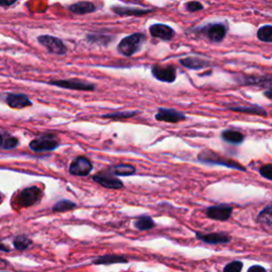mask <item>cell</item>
Returning <instances> with one entry per match:
<instances>
[{
	"label": "cell",
	"instance_id": "6da1fadb",
	"mask_svg": "<svg viewBox=\"0 0 272 272\" xmlns=\"http://www.w3.org/2000/svg\"><path fill=\"white\" fill-rule=\"evenodd\" d=\"M198 160L200 163L207 164V165H218L223 166L226 168H232L240 171H246V168L240 165L238 162L227 159L222 155H219L217 152L212 150H202L198 155Z\"/></svg>",
	"mask_w": 272,
	"mask_h": 272
},
{
	"label": "cell",
	"instance_id": "7a4b0ae2",
	"mask_svg": "<svg viewBox=\"0 0 272 272\" xmlns=\"http://www.w3.org/2000/svg\"><path fill=\"white\" fill-rule=\"evenodd\" d=\"M145 40L146 35L144 33H134L125 36L118 44V51L124 56H132L139 51Z\"/></svg>",
	"mask_w": 272,
	"mask_h": 272
},
{
	"label": "cell",
	"instance_id": "3957f363",
	"mask_svg": "<svg viewBox=\"0 0 272 272\" xmlns=\"http://www.w3.org/2000/svg\"><path fill=\"white\" fill-rule=\"evenodd\" d=\"M237 84L248 85V87L272 88V75H238L234 77Z\"/></svg>",
	"mask_w": 272,
	"mask_h": 272
},
{
	"label": "cell",
	"instance_id": "277c9868",
	"mask_svg": "<svg viewBox=\"0 0 272 272\" xmlns=\"http://www.w3.org/2000/svg\"><path fill=\"white\" fill-rule=\"evenodd\" d=\"M198 32L203 34L212 43H220L226 35L227 27L222 23H213L201 27L198 29Z\"/></svg>",
	"mask_w": 272,
	"mask_h": 272
},
{
	"label": "cell",
	"instance_id": "5b68a950",
	"mask_svg": "<svg viewBox=\"0 0 272 272\" xmlns=\"http://www.w3.org/2000/svg\"><path fill=\"white\" fill-rule=\"evenodd\" d=\"M60 146L59 138L55 135H40L36 138H34L30 142V149L35 152H44V151H52L55 150Z\"/></svg>",
	"mask_w": 272,
	"mask_h": 272
},
{
	"label": "cell",
	"instance_id": "8992f818",
	"mask_svg": "<svg viewBox=\"0 0 272 272\" xmlns=\"http://www.w3.org/2000/svg\"><path fill=\"white\" fill-rule=\"evenodd\" d=\"M50 85L54 87L67 89V90H74V91H83V92H92L95 91L96 87L95 84L91 82H87L83 80L78 79H68V80H53L48 82Z\"/></svg>",
	"mask_w": 272,
	"mask_h": 272
},
{
	"label": "cell",
	"instance_id": "52a82bcc",
	"mask_svg": "<svg viewBox=\"0 0 272 272\" xmlns=\"http://www.w3.org/2000/svg\"><path fill=\"white\" fill-rule=\"evenodd\" d=\"M37 41L40 45L47 48V50L51 53L63 55L67 52V48L62 39L51 36V35H39L37 37Z\"/></svg>",
	"mask_w": 272,
	"mask_h": 272
},
{
	"label": "cell",
	"instance_id": "ba28073f",
	"mask_svg": "<svg viewBox=\"0 0 272 272\" xmlns=\"http://www.w3.org/2000/svg\"><path fill=\"white\" fill-rule=\"evenodd\" d=\"M40 198L41 191L36 186H32V187H27L19 193L17 196V203L22 207H29L37 203Z\"/></svg>",
	"mask_w": 272,
	"mask_h": 272
},
{
	"label": "cell",
	"instance_id": "9c48e42d",
	"mask_svg": "<svg viewBox=\"0 0 272 272\" xmlns=\"http://www.w3.org/2000/svg\"><path fill=\"white\" fill-rule=\"evenodd\" d=\"M151 73L156 80L161 82L173 83L177 79V68L173 65L163 66L160 64H155L151 68Z\"/></svg>",
	"mask_w": 272,
	"mask_h": 272
},
{
	"label": "cell",
	"instance_id": "30bf717a",
	"mask_svg": "<svg viewBox=\"0 0 272 272\" xmlns=\"http://www.w3.org/2000/svg\"><path fill=\"white\" fill-rule=\"evenodd\" d=\"M92 162L85 156H78L69 166V173L73 176L87 177L93 170Z\"/></svg>",
	"mask_w": 272,
	"mask_h": 272
},
{
	"label": "cell",
	"instance_id": "8fae6325",
	"mask_svg": "<svg viewBox=\"0 0 272 272\" xmlns=\"http://www.w3.org/2000/svg\"><path fill=\"white\" fill-rule=\"evenodd\" d=\"M233 213V207L226 204H221L217 206H210L206 208V216L213 220L217 221H226L230 219Z\"/></svg>",
	"mask_w": 272,
	"mask_h": 272
},
{
	"label": "cell",
	"instance_id": "7c38bea8",
	"mask_svg": "<svg viewBox=\"0 0 272 272\" xmlns=\"http://www.w3.org/2000/svg\"><path fill=\"white\" fill-rule=\"evenodd\" d=\"M155 119L157 121L176 123V122L185 120L186 116H185V114H183V113H181L175 109L160 108L159 111H157V113L155 114Z\"/></svg>",
	"mask_w": 272,
	"mask_h": 272
},
{
	"label": "cell",
	"instance_id": "4fadbf2b",
	"mask_svg": "<svg viewBox=\"0 0 272 272\" xmlns=\"http://www.w3.org/2000/svg\"><path fill=\"white\" fill-rule=\"evenodd\" d=\"M93 180L100 184L106 189H111V190H121L123 189V183L117 179L116 177L112 176L109 173H100L97 174L93 177Z\"/></svg>",
	"mask_w": 272,
	"mask_h": 272
},
{
	"label": "cell",
	"instance_id": "5bb4252c",
	"mask_svg": "<svg viewBox=\"0 0 272 272\" xmlns=\"http://www.w3.org/2000/svg\"><path fill=\"white\" fill-rule=\"evenodd\" d=\"M196 237L205 243H210V245H225V243H228L232 240L231 236L225 233L204 234L201 232H196Z\"/></svg>",
	"mask_w": 272,
	"mask_h": 272
},
{
	"label": "cell",
	"instance_id": "9a60e30c",
	"mask_svg": "<svg viewBox=\"0 0 272 272\" xmlns=\"http://www.w3.org/2000/svg\"><path fill=\"white\" fill-rule=\"evenodd\" d=\"M7 104L15 110H20L27 107L32 106V101L29 99V97L26 96L25 94H13V93H8L5 96Z\"/></svg>",
	"mask_w": 272,
	"mask_h": 272
},
{
	"label": "cell",
	"instance_id": "2e32d148",
	"mask_svg": "<svg viewBox=\"0 0 272 272\" xmlns=\"http://www.w3.org/2000/svg\"><path fill=\"white\" fill-rule=\"evenodd\" d=\"M150 34L155 37V38H160L163 40H170L173 39L175 36V30L173 28L164 25V24H154L149 28Z\"/></svg>",
	"mask_w": 272,
	"mask_h": 272
},
{
	"label": "cell",
	"instance_id": "e0dca14e",
	"mask_svg": "<svg viewBox=\"0 0 272 272\" xmlns=\"http://www.w3.org/2000/svg\"><path fill=\"white\" fill-rule=\"evenodd\" d=\"M94 265H113V264H127L129 263L128 257L118 254H106L96 257L92 262Z\"/></svg>",
	"mask_w": 272,
	"mask_h": 272
},
{
	"label": "cell",
	"instance_id": "ac0fdd59",
	"mask_svg": "<svg viewBox=\"0 0 272 272\" xmlns=\"http://www.w3.org/2000/svg\"><path fill=\"white\" fill-rule=\"evenodd\" d=\"M112 11L116 13L119 16H142L148 13L153 12L152 9H136V8H127L115 6L112 7Z\"/></svg>",
	"mask_w": 272,
	"mask_h": 272
},
{
	"label": "cell",
	"instance_id": "d6986e66",
	"mask_svg": "<svg viewBox=\"0 0 272 272\" xmlns=\"http://www.w3.org/2000/svg\"><path fill=\"white\" fill-rule=\"evenodd\" d=\"M181 65H183L186 68L198 70V69H203L206 68L211 65V63L207 60L198 58V56H189V58H184L180 60Z\"/></svg>",
	"mask_w": 272,
	"mask_h": 272
},
{
	"label": "cell",
	"instance_id": "ffe728a7",
	"mask_svg": "<svg viewBox=\"0 0 272 272\" xmlns=\"http://www.w3.org/2000/svg\"><path fill=\"white\" fill-rule=\"evenodd\" d=\"M226 110L233 111V112H240V113H247L251 115H259V116H267V111L260 107V106H235V107H227Z\"/></svg>",
	"mask_w": 272,
	"mask_h": 272
},
{
	"label": "cell",
	"instance_id": "44dd1931",
	"mask_svg": "<svg viewBox=\"0 0 272 272\" xmlns=\"http://www.w3.org/2000/svg\"><path fill=\"white\" fill-rule=\"evenodd\" d=\"M96 9L97 8L95 4L91 2H79L69 7V11L75 14H78V15H84V14L93 13L96 11Z\"/></svg>",
	"mask_w": 272,
	"mask_h": 272
},
{
	"label": "cell",
	"instance_id": "7402d4cb",
	"mask_svg": "<svg viewBox=\"0 0 272 272\" xmlns=\"http://www.w3.org/2000/svg\"><path fill=\"white\" fill-rule=\"evenodd\" d=\"M107 173L111 174L112 176H120V177H127V176H132L135 174V168L132 165L129 164H119L112 166L108 169Z\"/></svg>",
	"mask_w": 272,
	"mask_h": 272
},
{
	"label": "cell",
	"instance_id": "603a6c76",
	"mask_svg": "<svg viewBox=\"0 0 272 272\" xmlns=\"http://www.w3.org/2000/svg\"><path fill=\"white\" fill-rule=\"evenodd\" d=\"M221 138L227 142H230V144L240 145V144H242L243 140H245V135L240 133L239 131L227 129V130L222 131Z\"/></svg>",
	"mask_w": 272,
	"mask_h": 272
},
{
	"label": "cell",
	"instance_id": "cb8c5ba5",
	"mask_svg": "<svg viewBox=\"0 0 272 272\" xmlns=\"http://www.w3.org/2000/svg\"><path fill=\"white\" fill-rule=\"evenodd\" d=\"M18 145V139L10 135L7 132H0V149L10 150L16 148Z\"/></svg>",
	"mask_w": 272,
	"mask_h": 272
},
{
	"label": "cell",
	"instance_id": "d4e9b609",
	"mask_svg": "<svg viewBox=\"0 0 272 272\" xmlns=\"http://www.w3.org/2000/svg\"><path fill=\"white\" fill-rule=\"evenodd\" d=\"M140 112L139 111H123V112H116V113H111V114H104L102 115V118L107 119H113V120H122V119H129L135 117L138 115Z\"/></svg>",
	"mask_w": 272,
	"mask_h": 272
},
{
	"label": "cell",
	"instance_id": "484cf974",
	"mask_svg": "<svg viewBox=\"0 0 272 272\" xmlns=\"http://www.w3.org/2000/svg\"><path fill=\"white\" fill-rule=\"evenodd\" d=\"M134 226L138 231H149L155 226V222L149 216H140L134 221Z\"/></svg>",
	"mask_w": 272,
	"mask_h": 272
},
{
	"label": "cell",
	"instance_id": "4316f807",
	"mask_svg": "<svg viewBox=\"0 0 272 272\" xmlns=\"http://www.w3.org/2000/svg\"><path fill=\"white\" fill-rule=\"evenodd\" d=\"M32 245V240L26 235H18L13 240V246L18 251H25Z\"/></svg>",
	"mask_w": 272,
	"mask_h": 272
},
{
	"label": "cell",
	"instance_id": "83f0119b",
	"mask_svg": "<svg viewBox=\"0 0 272 272\" xmlns=\"http://www.w3.org/2000/svg\"><path fill=\"white\" fill-rule=\"evenodd\" d=\"M257 38L264 43H272V26L265 25L257 30Z\"/></svg>",
	"mask_w": 272,
	"mask_h": 272
},
{
	"label": "cell",
	"instance_id": "f1b7e54d",
	"mask_svg": "<svg viewBox=\"0 0 272 272\" xmlns=\"http://www.w3.org/2000/svg\"><path fill=\"white\" fill-rule=\"evenodd\" d=\"M77 207V204L73 201H70V200H61V201L56 202L53 207L52 211L54 213H64V212H68L71 211L73 208Z\"/></svg>",
	"mask_w": 272,
	"mask_h": 272
},
{
	"label": "cell",
	"instance_id": "f546056e",
	"mask_svg": "<svg viewBox=\"0 0 272 272\" xmlns=\"http://www.w3.org/2000/svg\"><path fill=\"white\" fill-rule=\"evenodd\" d=\"M257 222L267 224V225H272V205L265 207L256 218Z\"/></svg>",
	"mask_w": 272,
	"mask_h": 272
},
{
	"label": "cell",
	"instance_id": "4dcf8cb0",
	"mask_svg": "<svg viewBox=\"0 0 272 272\" xmlns=\"http://www.w3.org/2000/svg\"><path fill=\"white\" fill-rule=\"evenodd\" d=\"M243 267L242 262L240 261H233L224 266L223 272H241Z\"/></svg>",
	"mask_w": 272,
	"mask_h": 272
},
{
	"label": "cell",
	"instance_id": "1f68e13d",
	"mask_svg": "<svg viewBox=\"0 0 272 272\" xmlns=\"http://www.w3.org/2000/svg\"><path fill=\"white\" fill-rule=\"evenodd\" d=\"M260 174L263 178L272 181V164L264 165L260 168Z\"/></svg>",
	"mask_w": 272,
	"mask_h": 272
},
{
	"label": "cell",
	"instance_id": "d6a6232c",
	"mask_svg": "<svg viewBox=\"0 0 272 272\" xmlns=\"http://www.w3.org/2000/svg\"><path fill=\"white\" fill-rule=\"evenodd\" d=\"M186 10L190 12H197L203 10V5L199 2H191L186 4Z\"/></svg>",
	"mask_w": 272,
	"mask_h": 272
},
{
	"label": "cell",
	"instance_id": "836d02e7",
	"mask_svg": "<svg viewBox=\"0 0 272 272\" xmlns=\"http://www.w3.org/2000/svg\"><path fill=\"white\" fill-rule=\"evenodd\" d=\"M247 272H267V270L263 267V266H260V265H254V266H251Z\"/></svg>",
	"mask_w": 272,
	"mask_h": 272
},
{
	"label": "cell",
	"instance_id": "e575fe53",
	"mask_svg": "<svg viewBox=\"0 0 272 272\" xmlns=\"http://www.w3.org/2000/svg\"><path fill=\"white\" fill-rule=\"evenodd\" d=\"M15 4H16L15 0H13V2H12V0H11V2H6V0H5V2H2V0H0V7L8 8V7L13 6V5H15Z\"/></svg>",
	"mask_w": 272,
	"mask_h": 272
},
{
	"label": "cell",
	"instance_id": "d590c367",
	"mask_svg": "<svg viewBox=\"0 0 272 272\" xmlns=\"http://www.w3.org/2000/svg\"><path fill=\"white\" fill-rule=\"evenodd\" d=\"M0 252H7V253H9V252H11V249L8 246L4 245V243L0 242Z\"/></svg>",
	"mask_w": 272,
	"mask_h": 272
},
{
	"label": "cell",
	"instance_id": "8d00e7d4",
	"mask_svg": "<svg viewBox=\"0 0 272 272\" xmlns=\"http://www.w3.org/2000/svg\"><path fill=\"white\" fill-rule=\"evenodd\" d=\"M264 96L270 100H272V88L271 89H268L264 92Z\"/></svg>",
	"mask_w": 272,
	"mask_h": 272
},
{
	"label": "cell",
	"instance_id": "74e56055",
	"mask_svg": "<svg viewBox=\"0 0 272 272\" xmlns=\"http://www.w3.org/2000/svg\"><path fill=\"white\" fill-rule=\"evenodd\" d=\"M3 201H4V197H3L2 193H0V204H2V203H3Z\"/></svg>",
	"mask_w": 272,
	"mask_h": 272
},
{
	"label": "cell",
	"instance_id": "f35d334b",
	"mask_svg": "<svg viewBox=\"0 0 272 272\" xmlns=\"http://www.w3.org/2000/svg\"><path fill=\"white\" fill-rule=\"evenodd\" d=\"M2 272H8V271H2Z\"/></svg>",
	"mask_w": 272,
	"mask_h": 272
}]
</instances>
